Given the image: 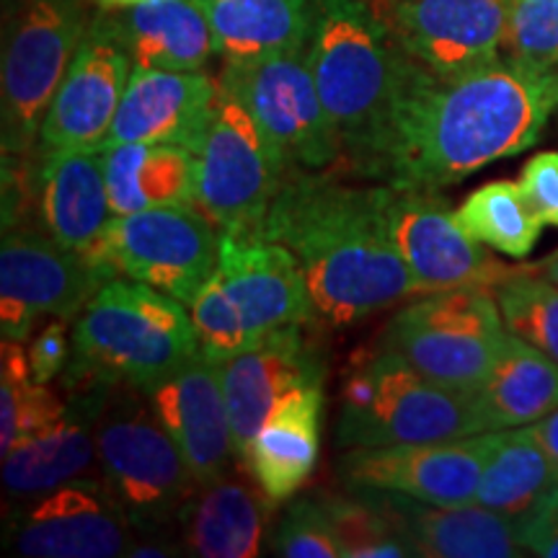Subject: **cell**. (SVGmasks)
Here are the masks:
<instances>
[{"instance_id":"cell-16","label":"cell","mask_w":558,"mask_h":558,"mask_svg":"<svg viewBox=\"0 0 558 558\" xmlns=\"http://www.w3.org/2000/svg\"><path fill=\"white\" fill-rule=\"evenodd\" d=\"M386 218L393 246L422 295L452 288L494 290L525 271L492 259L484 243L460 226L439 192L388 186Z\"/></svg>"},{"instance_id":"cell-26","label":"cell","mask_w":558,"mask_h":558,"mask_svg":"<svg viewBox=\"0 0 558 558\" xmlns=\"http://www.w3.org/2000/svg\"><path fill=\"white\" fill-rule=\"evenodd\" d=\"M226 62H256L308 50L318 0H194Z\"/></svg>"},{"instance_id":"cell-39","label":"cell","mask_w":558,"mask_h":558,"mask_svg":"<svg viewBox=\"0 0 558 558\" xmlns=\"http://www.w3.org/2000/svg\"><path fill=\"white\" fill-rule=\"evenodd\" d=\"M520 190L546 226L558 228V150L533 156L520 173Z\"/></svg>"},{"instance_id":"cell-32","label":"cell","mask_w":558,"mask_h":558,"mask_svg":"<svg viewBox=\"0 0 558 558\" xmlns=\"http://www.w3.org/2000/svg\"><path fill=\"white\" fill-rule=\"evenodd\" d=\"M456 218L473 239L512 259H527L546 226L514 181L481 186L456 209Z\"/></svg>"},{"instance_id":"cell-24","label":"cell","mask_w":558,"mask_h":558,"mask_svg":"<svg viewBox=\"0 0 558 558\" xmlns=\"http://www.w3.org/2000/svg\"><path fill=\"white\" fill-rule=\"evenodd\" d=\"M109 388L114 386L65 390V414L5 452L3 484L11 494L37 497L41 492L86 476L90 463L99 460L96 424Z\"/></svg>"},{"instance_id":"cell-34","label":"cell","mask_w":558,"mask_h":558,"mask_svg":"<svg viewBox=\"0 0 558 558\" xmlns=\"http://www.w3.org/2000/svg\"><path fill=\"white\" fill-rule=\"evenodd\" d=\"M501 318L509 333L541 349L558 365V288L538 275V267L525 269L494 288Z\"/></svg>"},{"instance_id":"cell-38","label":"cell","mask_w":558,"mask_h":558,"mask_svg":"<svg viewBox=\"0 0 558 558\" xmlns=\"http://www.w3.org/2000/svg\"><path fill=\"white\" fill-rule=\"evenodd\" d=\"M29 365L37 383L50 386L54 378L65 373L70 354H73V337H70V320L54 318L41 329L37 337L29 339Z\"/></svg>"},{"instance_id":"cell-4","label":"cell","mask_w":558,"mask_h":558,"mask_svg":"<svg viewBox=\"0 0 558 558\" xmlns=\"http://www.w3.org/2000/svg\"><path fill=\"white\" fill-rule=\"evenodd\" d=\"M197 352L199 337L184 303L150 284L117 277L75 318L62 390H145Z\"/></svg>"},{"instance_id":"cell-23","label":"cell","mask_w":558,"mask_h":558,"mask_svg":"<svg viewBox=\"0 0 558 558\" xmlns=\"http://www.w3.org/2000/svg\"><path fill=\"white\" fill-rule=\"evenodd\" d=\"M352 492L367 494L386 512L414 556L518 558L525 554L514 533V522L478 505H432L375 488Z\"/></svg>"},{"instance_id":"cell-22","label":"cell","mask_w":558,"mask_h":558,"mask_svg":"<svg viewBox=\"0 0 558 558\" xmlns=\"http://www.w3.org/2000/svg\"><path fill=\"white\" fill-rule=\"evenodd\" d=\"M218 81L205 70L132 68L122 104L101 148L124 143H171L197 150Z\"/></svg>"},{"instance_id":"cell-14","label":"cell","mask_w":558,"mask_h":558,"mask_svg":"<svg viewBox=\"0 0 558 558\" xmlns=\"http://www.w3.org/2000/svg\"><path fill=\"white\" fill-rule=\"evenodd\" d=\"M109 279L117 277L37 228H3L0 333L11 341H29L45 316L75 320Z\"/></svg>"},{"instance_id":"cell-13","label":"cell","mask_w":558,"mask_h":558,"mask_svg":"<svg viewBox=\"0 0 558 558\" xmlns=\"http://www.w3.org/2000/svg\"><path fill=\"white\" fill-rule=\"evenodd\" d=\"M218 83L251 111L292 171L339 169L344 150L326 117L305 52L226 62Z\"/></svg>"},{"instance_id":"cell-36","label":"cell","mask_w":558,"mask_h":558,"mask_svg":"<svg viewBox=\"0 0 558 558\" xmlns=\"http://www.w3.org/2000/svg\"><path fill=\"white\" fill-rule=\"evenodd\" d=\"M501 58L550 73L558 65V0H512Z\"/></svg>"},{"instance_id":"cell-6","label":"cell","mask_w":558,"mask_h":558,"mask_svg":"<svg viewBox=\"0 0 558 558\" xmlns=\"http://www.w3.org/2000/svg\"><path fill=\"white\" fill-rule=\"evenodd\" d=\"M339 403V450L450 442L486 432L471 396L437 386L383 344L352 360Z\"/></svg>"},{"instance_id":"cell-20","label":"cell","mask_w":558,"mask_h":558,"mask_svg":"<svg viewBox=\"0 0 558 558\" xmlns=\"http://www.w3.org/2000/svg\"><path fill=\"white\" fill-rule=\"evenodd\" d=\"M140 393L184 456L197 486L228 476L239 456L220 362L197 352Z\"/></svg>"},{"instance_id":"cell-29","label":"cell","mask_w":558,"mask_h":558,"mask_svg":"<svg viewBox=\"0 0 558 558\" xmlns=\"http://www.w3.org/2000/svg\"><path fill=\"white\" fill-rule=\"evenodd\" d=\"M99 150L114 218L166 205H194V150L171 143H124Z\"/></svg>"},{"instance_id":"cell-27","label":"cell","mask_w":558,"mask_h":558,"mask_svg":"<svg viewBox=\"0 0 558 558\" xmlns=\"http://www.w3.org/2000/svg\"><path fill=\"white\" fill-rule=\"evenodd\" d=\"M99 13L130 54L132 68L205 70L215 54L213 32L194 0H145Z\"/></svg>"},{"instance_id":"cell-12","label":"cell","mask_w":558,"mask_h":558,"mask_svg":"<svg viewBox=\"0 0 558 558\" xmlns=\"http://www.w3.org/2000/svg\"><path fill=\"white\" fill-rule=\"evenodd\" d=\"M220 241V230L194 205H166L111 218L88 259L190 308L218 267Z\"/></svg>"},{"instance_id":"cell-17","label":"cell","mask_w":558,"mask_h":558,"mask_svg":"<svg viewBox=\"0 0 558 558\" xmlns=\"http://www.w3.org/2000/svg\"><path fill=\"white\" fill-rule=\"evenodd\" d=\"M509 11L512 0H388L383 19L411 60L458 78L501 60Z\"/></svg>"},{"instance_id":"cell-41","label":"cell","mask_w":558,"mask_h":558,"mask_svg":"<svg viewBox=\"0 0 558 558\" xmlns=\"http://www.w3.org/2000/svg\"><path fill=\"white\" fill-rule=\"evenodd\" d=\"M530 429H533L535 439H538V445L546 452L550 465H554L556 476H558V409L550 411L543 418H538L535 424H527Z\"/></svg>"},{"instance_id":"cell-7","label":"cell","mask_w":558,"mask_h":558,"mask_svg":"<svg viewBox=\"0 0 558 558\" xmlns=\"http://www.w3.org/2000/svg\"><path fill=\"white\" fill-rule=\"evenodd\" d=\"M96 452L135 535H169L179 527L197 481L137 388H109L96 424Z\"/></svg>"},{"instance_id":"cell-43","label":"cell","mask_w":558,"mask_h":558,"mask_svg":"<svg viewBox=\"0 0 558 558\" xmlns=\"http://www.w3.org/2000/svg\"><path fill=\"white\" fill-rule=\"evenodd\" d=\"M96 5V11H120V9H130V5L145 3V0H90Z\"/></svg>"},{"instance_id":"cell-2","label":"cell","mask_w":558,"mask_h":558,"mask_svg":"<svg viewBox=\"0 0 558 558\" xmlns=\"http://www.w3.org/2000/svg\"><path fill=\"white\" fill-rule=\"evenodd\" d=\"M388 184H349L337 173L292 171L259 235L292 251L308 284L316 324L349 329L418 295L390 239Z\"/></svg>"},{"instance_id":"cell-1","label":"cell","mask_w":558,"mask_h":558,"mask_svg":"<svg viewBox=\"0 0 558 558\" xmlns=\"http://www.w3.org/2000/svg\"><path fill=\"white\" fill-rule=\"evenodd\" d=\"M558 109V73L501 58L442 78L409 58L393 114L354 177L396 190L442 192L538 143Z\"/></svg>"},{"instance_id":"cell-37","label":"cell","mask_w":558,"mask_h":558,"mask_svg":"<svg viewBox=\"0 0 558 558\" xmlns=\"http://www.w3.org/2000/svg\"><path fill=\"white\" fill-rule=\"evenodd\" d=\"M271 554L284 558H341L339 541L320 499H300L284 509L271 538Z\"/></svg>"},{"instance_id":"cell-40","label":"cell","mask_w":558,"mask_h":558,"mask_svg":"<svg viewBox=\"0 0 558 558\" xmlns=\"http://www.w3.org/2000/svg\"><path fill=\"white\" fill-rule=\"evenodd\" d=\"M520 546L541 558H558V486L538 501L533 512L514 522Z\"/></svg>"},{"instance_id":"cell-33","label":"cell","mask_w":558,"mask_h":558,"mask_svg":"<svg viewBox=\"0 0 558 558\" xmlns=\"http://www.w3.org/2000/svg\"><path fill=\"white\" fill-rule=\"evenodd\" d=\"M68 396L54 393L50 386L32 375L29 352L21 341L3 339L0 344V456H5L21 439L50 427L65 414Z\"/></svg>"},{"instance_id":"cell-31","label":"cell","mask_w":558,"mask_h":558,"mask_svg":"<svg viewBox=\"0 0 558 558\" xmlns=\"http://www.w3.org/2000/svg\"><path fill=\"white\" fill-rule=\"evenodd\" d=\"M558 486L550 460L530 427L494 432L481 471L476 505L501 518L520 522L538 507V501Z\"/></svg>"},{"instance_id":"cell-10","label":"cell","mask_w":558,"mask_h":558,"mask_svg":"<svg viewBox=\"0 0 558 558\" xmlns=\"http://www.w3.org/2000/svg\"><path fill=\"white\" fill-rule=\"evenodd\" d=\"M90 21L88 0H24L13 13L0 94L3 156H24L37 148L47 109Z\"/></svg>"},{"instance_id":"cell-21","label":"cell","mask_w":558,"mask_h":558,"mask_svg":"<svg viewBox=\"0 0 558 558\" xmlns=\"http://www.w3.org/2000/svg\"><path fill=\"white\" fill-rule=\"evenodd\" d=\"M230 429L239 463L271 411L292 390L324 386L326 360L305 326H284L267 339L220 362Z\"/></svg>"},{"instance_id":"cell-11","label":"cell","mask_w":558,"mask_h":558,"mask_svg":"<svg viewBox=\"0 0 558 558\" xmlns=\"http://www.w3.org/2000/svg\"><path fill=\"white\" fill-rule=\"evenodd\" d=\"M111 218L99 148L3 156V228L32 226L88 256Z\"/></svg>"},{"instance_id":"cell-8","label":"cell","mask_w":558,"mask_h":558,"mask_svg":"<svg viewBox=\"0 0 558 558\" xmlns=\"http://www.w3.org/2000/svg\"><path fill=\"white\" fill-rule=\"evenodd\" d=\"M507 333L494 290L452 288L424 292L403 305L378 344L437 386L473 399L497 365Z\"/></svg>"},{"instance_id":"cell-3","label":"cell","mask_w":558,"mask_h":558,"mask_svg":"<svg viewBox=\"0 0 558 558\" xmlns=\"http://www.w3.org/2000/svg\"><path fill=\"white\" fill-rule=\"evenodd\" d=\"M305 60L344 150L339 169L357 173L393 114L409 54L365 0H318Z\"/></svg>"},{"instance_id":"cell-5","label":"cell","mask_w":558,"mask_h":558,"mask_svg":"<svg viewBox=\"0 0 558 558\" xmlns=\"http://www.w3.org/2000/svg\"><path fill=\"white\" fill-rule=\"evenodd\" d=\"M220 235L218 267L190 305L205 357L226 362L284 326L316 324L308 284L288 246L256 233Z\"/></svg>"},{"instance_id":"cell-25","label":"cell","mask_w":558,"mask_h":558,"mask_svg":"<svg viewBox=\"0 0 558 558\" xmlns=\"http://www.w3.org/2000/svg\"><path fill=\"white\" fill-rule=\"evenodd\" d=\"M324 424V386L292 390L251 439L241 463L271 501L295 497L316 471Z\"/></svg>"},{"instance_id":"cell-30","label":"cell","mask_w":558,"mask_h":558,"mask_svg":"<svg viewBox=\"0 0 558 558\" xmlns=\"http://www.w3.org/2000/svg\"><path fill=\"white\" fill-rule=\"evenodd\" d=\"M486 432L527 427L558 409V365L525 339L507 333L497 365L473 393Z\"/></svg>"},{"instance_id":"cell-35","label":"cell","mask_w":558,"mask_h":558,"mask_svg":"<svg viewBox=\"0 0 558 558\" xmlns=\"http://www.w3.org/2000/svg\"><path fill=\"white\" fill-rule=\"evenodd\" d=\"M337 535L341 558H401L414 556L393 522L367 494L320 499Z\"/></svg>"},{"instance_id":"cell-28","label":"cell","mask_w":558,"mask_h":558,"mask_svg":"<svg viewBox=\"0 0 558 558\" xmlns=\"http://www.w3.org/2000/svg\"><path fill=\"white\" fill-rule=\"evenodd\" d=\"M271 501L259 486L239 478L197 486L181 514L179 533L186 554L199 558H254L262 554Z\"/></svg>"},{"instance_id":"cell-15","label":"cell","mask_w":558,"mask_h":558,"mask_svg":"<svg viewBox=\"0 0 558 558\" xmlns=\"http://www.w3.org/2000/svg\"><path fill=\"white\" fill-rule=\"evenodd\" d=\"M135 527L107 481L81 476L29 497L5 525V546L26 558L128 556Z\"/></svg>"},{"instance_id":"cell-42","label":"cell","mask_w":558,"mask_h":558,"mask_svg":"<svg viewBox=\"0 0 558 558\" xmlns=\"http://www.w3.org/2000/svg\"><path fill=\"white\" fill-rule=\"evenodd\" d=\"M538 271L548 279V282H554L556 288H558V248L554 251V254H548L546 259L538 264Z\"/></svg>"},{"instance_id":"cell-19","label":"cell","mask_w":558,"mask_h":558,"mask_svg":"<svg viewBox=\"0 0 558 558\" xmlns=\"http://www.w3.org/2000/svg\"><path fill=\"white\" fill-rule=\"evenodd\" d=\"M132 60L120 39L111 34L99 11L94 13L86 37L70 62L65 78L47 109L39 132V150H96L107 140Z\"/></svg>"},{"instance_id":"cell-18","label":"cell","mask_w":558,"mask_h":558,"mask_svg":"<svg viewBox=\"0 0 558 558\" xmlns=\"http://www.w3.org/2000/svg\"><path fill=\"white\" fill-rule=\"evenodd\" d=\"M494 432L450 442L388 445L344 450L339 476L349 488H375L432 505H476V492Z\"/></svg>"},{"instance_id":"cell-9","label":"cell","mask_w":558,"mask_h":558,"mask_svg":"<svg viewBox=\"0 0 558 558\" xmlns=\"http://www.w3.org/2000/svg\"><path fill=\"white\" fill-rule=\"evenodd\" d=\"M194 207L220 233L259 235L292 169L251 111L218 83L197 150Z\"/></svg>"}]
</instances>
